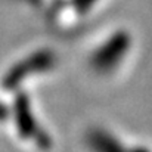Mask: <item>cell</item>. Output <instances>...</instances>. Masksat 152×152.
<instances>
[{
	"label": "cell",
	"mask_w": 152,
	"mask_h": 152,
	"mask_svg": "<svg viewBox=\"0 0 152 152\" xmlns=\"http://www.w3.org/2000/svg\"><path fill=\"white\" fill-rule=\"evenodd\" d=\"M130 45V36L127 33H117L111 36L92 53V66L102 74L114 71L124 61Z\"/></svg>",
	"instance_id": "1"
},
{
	"label": "cell",
	"mask_w": 152,
	"mask_h": 152,
	"mask_svg": "<svg viewBox=\"0 0 152 152\" xmlns=\"http://www.w3.org/2000/svg\"><path fill=\"white\" fill-rule=\"evenodd\" d=\"M53 55L49 50H40L34 55H31L27 59L19 61L12 71L7 72L4 77V84L7 87H15L19 81H24V78L28 74H40L46 72L50 66H53Z\"/></svg>",
	"instance_id": "2"
},
{
	"label": "cell",
	"mask_w": 152,
	"mask_h": 152,
	"mask_svg": "<svg viewBox=\"0 0 152 152\" xmlns=\"http://www.w3.org/2000/svg\"><path fill=\"white\" fill-rule=\"evenodd\" d=\"M87 143L92 152H132L133 148L126 149L118 139H115L108 132L95 130L89 134Z\"/></svg>",
	"instance_id": "3"
},
{
	"label": "cell",
	"mask_w": 152,
	"mask_h": 152,
	"mask_svg": "<svg viewBox=\"0 0 152 152\" xmlns=\"http://www.w3.org/2000/svg\"><path fill=\"white\" fill-rule=\"evenodd\" d=\"M4 112H3V109H0V118H1V115H3Z\"/></svg>",
	"instance_id": "4"
}]
</instances>
